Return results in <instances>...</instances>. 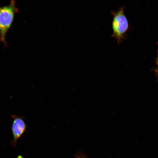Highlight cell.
<instances>
[{
	"mask_svg": "<svg viewBox=\"0 0 158 158\" xmlns=\"http://www.w3.org/2000/svg\"><path fill=\"white\" fill-rule=\"evenodd\" d=\"M157 63L158 64V59H157Z\"/></svg>",
	"mask_w": 158,
	"mask_h": 158,
	"instance_id": "52a82bcc",
	"label": "cell"
},
{
	"mask_svg": "<svg viewBox=\"0 0 158 158\" xmlns=\"http://www.w3.org/2000/svg\"><path fill=\"white\" fill-rule=\"evenodd\" d=\"M76 158H86L85 156L81 153H79L75 155Z\"/></svg>",
	"mask_w": 158,
	"mask_h": 158,
	"instance_id": "277c9868",
	"label": "cell"
},
{
	"mask_svg": "<svg viewBox=\"0 0 158 158\" xmlns=\"http://www.w3.org/2000/svg\"><path fill=\"white\" fill-rule=\"evenodd\" d=\"M18 10L15 1H11L6 5L0 6V42L6 47L8 45L6 41V35Z\"/></svg>",
	"mask_w": 158,
	"mask_h": 158,
	"instance_id": "6da1fadb",
	"label": "cell"
},
{
	"mask_svg": "<svg viewBox=\"0 0 158 158\" xmlns=\"http://www.w3.org/2000/svg\"><path fill=\"white\" fill-rule=\"evenodd\" d=\"M17 158H23V157L21 155H19L18 157Z\"/></svg>",
	"mask_w": 158,
	"mask_h": 158,
	"instance_id": "5b68a950",
	"label": "cell"
},
{
	"mask_svg": "<svg viewBox=\"0 0 158 158\" xmlns=\"http://www.w3.org/2000/svg\"><path fill=\"white\" fill-rule=\"evenodd\" d=\"M12 117L13 119L11 129L13 139L11 144L14 147L17 145V140L25 131L27 125L23 117L13 115Z\"/></svg>",
	"mask_w": 158,
	"mask_h": 158,
	"instance_id": "3957f363",
	"label": "cell"
},
{
	"mask_svg": "<svg viewBox=\"0 0 158 158\" xmlns=\"http://www.w3.org/2000/svg\"><path fill=\"white\" fill-rule=\"evenodd\" d=\"M112 16L111 36L114 38L119 45L125 39L126 33L128 28V23L125 15L124 7L118 8L116 11H111Z\"/></svg>",
	"mask_w": 158,
	"mask_h": 158,
	"instance_id": "7a4b0ae2",
	"label": "cell"
},
{
	"mask_svg": "<svg viewBox=\"0 0 158 158\" xmlns=\"http://www.w3.org/2000/svg\"><path fill=\"white\" fill-rule=\"evenodd\" d=\"M157 72L158 73V68H157L156 70Z\"/></svg>",
	"mask_w": 158,
	"mask_h": 158,
	"instance_id": "8992f818",
	"label": "cell"
}]
</instances>
